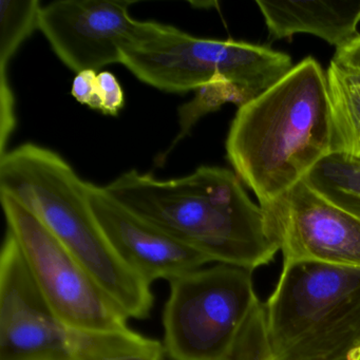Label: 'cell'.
I'll use <instances>...</instances> for the list:
<instances>
[{
  "label": "cell",
  "instance_id": "1",
  "mask_svg": "<svg viewBox=\"0 0 360 360\" xmlns=\"http://www.w3.org/2000/svg\"><path fill=\"white\" fill-rule=\"evenodd\" d=\"M130 212L205 255L210 262L254 271L279 252L264 210L236 172L201 166L174 180L130 170L104 186Z\"/></svg>",
  "mask_w": 360,
  "mask_h": 360
},
{
  "label": "cell",
  "instance_id": "2",
  "mask_svg": "<svg viewBox=\"0 0 360 360\" xmlns=\"http://www.w3.org/2000/svg\"><path fill=\"white\" fill-rule=\"evenodd\" d=\"M332 139L326 72L309 56L239 107L225 147L236 174L263 206L332 153Z\"/></svg>",
  "mask_w": 360,
  "mask_h": 360
},
{
  "label": "cell",
  "instance_id": "3",
  "mask_svg": "<svg viewBox=\"0 0 360 360\" xmlns=\"http://www.w3.org/2000/svg\"><path fill=\"white\" fill-rule=\"evenodd\" d=\"M0 193L34 214L129 319L150 316L151 285L117 256L90 206L87 182L64 158L31 143L7 151L0 157Z\"/></svg>",
  "mask_w": 360,
  "mask_h": 360
},
{
  "label": "cell",
  "instance_id": "4",
  "mask_svg": "<svg viewBox=\"0 0 360 360\" xmlns=\"http://www.w3.org/2000/svg\"><path fill=\"white\" fill-rule=\"evenodd\" d=\"M263 305L271 360H360V269L282 263Z\"/></svg>",
  "mask_w": 360,
  "mask_h": 360
},
{
  "label": "cell",
  "instance_id": "5",
  "mask_svg": "<svg viewBox=\"0 0 360 360\" xmlns=\"http://www.w3.org/2000/svg\"><path fill=\"white\" fill-rule=\"evenodd\" d=\"M122 65L143 83L170 94L229 79L252 100L292 69L288 54L246 41L199 39L168 25L147 22L144 34L122 52Z\"/></svg>",
  "mask_w": 360,
  "mask_h": 360
},
{
  "label": "cell",
  "instance_id": "6",
  "mask_svg": "<svg viewBox=\"0 0 360 360\" xmlns=\"http://www.w3.org/2000/svg\"><path fill=\"white\" fill-rule=\"evenodd\" d=\"M252 274L217 263L169 282L163 347L170 360H235L242 333L261 302Z\"/></svg>",
  "mask_w": 360,
  "mask_h": 360
},
{
  "label": "cell",
  "instance_id": "7",
  "mask_svg": "<svg viewBox=\"0 0 360 360\" xmlns=\"http://www.w3.org/2000/svg\"><path fill=\"white\" fill-rule=\"evenodd\" d=\"M134 330L90 333L67 326L46 300L7 231L0 252V360H72L148 347Z\"/></svg>",
  "mask_w": 360,
  "mask_h": 360
},
{
  "label": "cell",
  "instance_id": "8",
  "mask_svg": "<svg viewBox=\"0 0 360 360\" xmlns=\"http://www.w3.org/2000/svg\"><path fill=\"white\" fill-rule=\"evenodd\" d=\"M0 195L7 231L18 241L31 275L58 317L82 332L131 330L123 309L47 226L11 195Z\"/></svg>",
  "mask_w": 360,
  "mask_h": 360
},
{
  "label": "cell",
  "instance_id": "9",
  "mask_svg": "<svg viewBox=\"0 0 360 360\" xmlns=\"http://www.w3.org/2000/svg\"><path fill=\"white\" fill-rule=\"evenodd\" d=\"M261 207L282 263L360 269V218L318 195L304 181Z\"/></svg>",
  "mask_w": 360,
  "mask_h": 360
},
{
  "label": "cell",
  "instance_id": "10",
  "mask_svg": "<svg viewBox=\"0 0 360 360\" xmlns=\"http://www.w3.org/2000/svg\"><path fill=\"white\" fill-rule=\"evenodd\" d=\"M134 1L62 0L41 7L39 29L58 58L75 73L122 64V52L144 34Z\"/></svg>",
  "mask_w": 360,
  "mask_h": 360
},
{
  "label": "cell",
  "instance_id": "11",
  "mask_svg": "<svg viewBox=\"0 0 360 360\" xmlns=\"http://www.w3.org/2000/svg\"><path fill=\"white\" fill-rule=\"evenodd\" d=\"M87 197L117 256L149 285L160 279L170 282L210 263L199 250L124 207L104 187L87 182Z\"/></svg>",
  "mask_w": 360,
  "mask_h": 360
},
{
  "label": "cell",
  "instance_id": "12",
  "mask_svg": "<svg viewBox=\"0 0 360 360\" xmlns=\"http://www.w3.org/2000/svg\"><path fill=\"white\" fill-rule=\"evenodd\" d=\"M271 39L304 33L323 39L336 50L360 37V1H264L257 0Z\"/></svg>",
  "mask_w": 360,
  "mask_h": 360
},
{
  "label": "cell",
  "instance_id": "13",
  "mask_svg": "<svg viewBox=\"0 0 360 360\" xmlns=\"http://www.w3.org/2000/svg\"><path fill=\"white\" fill-rule=\"evenodd\" d=\"M332 153L360 160V73L330 60L326 70Z\"/></svg>",
  "mask_w": 360,
  "mask_h": 360
},
{
  "label": "cell",
  "instance_id": "14",
  "mask_svg": "<svg viewBox=\"0 0 360 360\" xmlns=\"http://www.w3.org/2000/svg\"><path fill=\"white\" fill-rule=\"evenodd\" d=\"M303 181L330 203L360 218V160L330 153Z\"/></svg>",
  "mask_w": 360,
  "mask_h": 360
},
{
  "label": "cell",
  "instance_id": "15",
  "mask_svg": "<svg viewBox=\"0 0 360 360\" xmlns=\"http://www.w3.org/2000/svg\"><path fill=\"white\" fill-rule=\"evenodd\" d=\"M41 10L39 0L0 1V72H7L20 46L39 29Z\"/></svg>",
  "mask_w": 360,
  "mask_h": 360
},
{
  "label": "cell",
  "instance_id": "16",
  "mask_svg": "<svg viewBox=\"0 0 360 360\" xmlns=\"http://www.w3.org/2000/svg\"><path fill=\"white\" fill-rule=\"evenodd\" d=\"M252 101L244 90L224 77H217L210 83L195 90V96L188 104L183 105L179 110L181 130L172 143V150L193 129L198 121L207 113L218 110L226 103H233L238 107Z\"/></svg>",
  "mask_w": 360,
  "mask_h": 360
},
{
  "label": "cell",
  "instance_id": "17",
  "mask_svg": "<svg viewBox=\"0 0 360 360\" xmlns=\"http://www.w3.org/2000/svg\"><path fill=\"white\" fill-rule=\"evenodd\" d=\"M235 360H271L265 335L264 305L262 302L259 303L242 333Z\"/></svg>",
  "mask_w": 360,
  "mask_h": 360
},
{
  "label": "cell",
  "instance_id": "18",
  "mask_svg": "<svg viewBox=\"0 0 360 360\" xmlns=\"http://www.w3.org/2000/svg\"><path fill=\"white\" fill-rule=\"evenodd\" d=\"M98 92L101 100V112L112 117L119 115L125 104V96L115 75L109 71L98 73Z\"/></svg>",
  "mask_w": 360,
  "mask_h": 360
},
{
  "label": "cell",
  "instance_id": "19",
  "mask_svg": "<svg viewBox=\"0 0 360 360\" xmlns=\"http://www.w3.org/2000/svg\"><path fill=\"white\" fill-rule=\"evenodd\" d=\"M71 94L81 104L87 105L90 108L101 111L96 71L85 70L77 73V77L73 79Z\"/></svg>",
  "mask_w": 360,
  "mask_h": 360
},
{
  "label": "cell",
  "instance_id": "20",
  "mask_svg": "<svg viewBox=\"0 0 360 360\" xmlns=\"http://www.w3.org/2000/svg\"><path fill=\"white\" fill-rule=\"evenodd\" d=\"M166 354L163 343L155 340L153 345L141 349L115 352L104 355L75 358L72 360H165Z\"/></svg>",
  "mask_w": 360,
  "mask_h": 360
},
{
  "label": "cell",
  "instance_id": "21",
  "mask_svg": "<svg viewBox=\"0 0 360 360\" xmlns=\"http://www.w3.org/2000/svg\"><path fill=\"white\" fill-rule=\"evenodd\" d=\"M333 60L360 73V37L343 49L336 50Z\"/></svg>",
  "mask_w": 360,
  "mask_h": 360
}]
</instances>
